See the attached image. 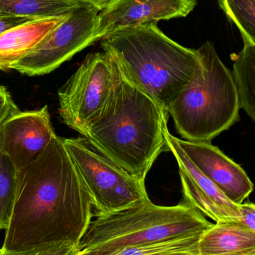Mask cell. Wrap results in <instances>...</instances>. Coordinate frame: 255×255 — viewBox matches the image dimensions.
<instances>
[{
	"label": "cell",
	"instance_id": "44dd1931",
	"mask_svg": "<svg viewBox=\"0 0 255 255\" xmlns=\"http://www.w3.org/2000/svg\"><path fill=\"white\" fill-rule=\"evenodd\" d=\"M19 111L7 88L0 85V127L7 118Z\"/></svg>",
	"mask_w": 255,
	"mask_h": 255
},
{
	"label": "cell",
	"instance_id": "7a4b0ae2",
	"mask_svg": "<svg viewBox=\"0 0 255 255\" xmlns=\"http://www.w3.org/2000/svg\"><path fill=\"white\" fill-rule=\"evenodd\" d=\"M169 115L121 73L106 109L81 134L132 176L145 181L159 155L169 151L163 131Z\"/></svg>",
	"mask_w": 255,
	"mask_h": 255
},
{
	"label": "cell",
	"instance_id": "52a82bcc",
	"mask_svg": "<svg viewBox=\"0 0 255 255\" xmlns=\"http://www.w3.org/2000/svg\"><path fill=\"white\" fill-rule=\"evenodd\" d=\"M121 79L118 64L107 52L88 55L58 93L63 122L82 133L106 109Z\"/></svg>",
	"mask_w": 255,
	"mask_h": 255
},
{
	"label": "cell",
	"instance_id": "ffe728a7",
	"mask_svg": "<svg viewBox=\"0 0 255 255\" xmlns=\"http://www.w3.org/2000/svg\"><path fill=\"white\" fill-rule=\"evenodd\" d=\"M77 247V246L68 243H61L25 251L12 253L2 251L1 255H74Z\"/></svg>",
	"mask_w": 255,
	"mask_h": 255
},
{
	"label": "cell",
	"instance_id": "d4e9b609",
	"mask_svg": "<svg viewBox=\"0 0 255 255\" xmlns=\"http://www.w3.org/2000/svg\"><path fill=\"white\" fill-rule=\"evenodd\" d=\"M167 255H199L194 254V253H176V254Z\"/></svg>",
	"mask_w": 255,
	"mask_h": 255
},
{
	"label": "cell",
	"instance_id": "3957f363",
	"mask_svg": "<svg viewBox=\"0 0 255 255\" xmlns=\"http://www.w3.org/2000/svg\"><path fill=\"white\" fill-rule=\"evenodd\" d=\"M101 46L130 82L166 111L203 67L197 49L169 38L157 22L114 33L102 39Z\"/></svg>",
	"mask_w": 255,
	"mask_h": 255
},
{
	"label": "cell",
	"instance_id": "484cf974",
	"mask_svg": "<svg viewBox=\"0 0 255 255\" xmlns=\"http://www.w3.org/2000/svg\"><path fill=\"white\" fill-rule=\"evenodd\" d=\"M239 255H255V252L254 253H246V254Z\"/></svg>",
	"mask_w": 255,
	"mask_h": 255
},
{
	"label": "cell",
	"instance_id": "603a6c76",
	"mask_svg": "<svg viewBox=\"0 0 255 255\" xmlns=\"http://www.w3.org/2000/svg\"><path fill=\"white\" fill-rule=\"evenodd\" d=\"M29 21L33 20L26 19V18L10 16V15L5 14V13L0 11V35L10 28L29 22Z\"/></svg>",
	"mask_w": 255,
	"mask_h": 255
},
{
	"label": "cell",
	"instance_id": "8992f818",
	"mask_svg": "<svg viewBox=\"0 0 255 255\" xmlns=\"http://www.w3.org/2000/svg\"><path fill=\"white\" fill-rule=\"evenodd\" d=\"M97 216L150 201L145 181L132 176L85 137L63 138Z\"/></svg>",
	"mask_w": 255,
	"mask_h": 255
},
{
	"label": "cell",
	"instance_id": "5bb4252c",
	"mask_svg": "<svg viewBox=\"0 0 255 255\" xmlns=\"http://www.w3.org/2000/svg\"><path fill=\"white\" fill-rule=\"evenodd\" d=\"M199 255H239L255 252V232L236 223L213 224L201 235Z\"/></svg>",
	"mask_w": 255,
	"mask_h": 255
},
{
	"label": "cell",
	"instance_id": "cb8c5ba5",
	"mask_svg": "<svg viewBox=\"0 0 255 255\" xmlns=\"http://www.w3.org/2000/svg\"><path fill=\"white\" fill-rule=\"evenodd\" d=\"M75 1L94 6L100 11L104 9L112 0H75Z\"/></svg>",
	"mask_w": 255,
	"mask_h": 255
},
{
	"label": "cell",
	"instance_id": "5b68a950",
	"mask_svg": "<svg viewBox=\"0 0 255 255\" xmlns=\"http://www.w3.org/2000/svg\"><path fill=\"white\" fill-rule=\"evenodd\" d=\"M212 225L187 204L160 206L150 200L112 214L97 216V220L90 223L76 253L101 255L130 246L202 234Z\"/></svg>",
	"mask_w": 255,
	"mask_h": 255
},
{
	"label": "cell",
	"instance_id": "2e32d148",
	"mask_svg": "<svg viewBox=\"0 0 255 255\" xmlns=\"http://www.w3.org/2000/svg\"><path fill=\"white\" fill-rule=\"evenodd\" d=\"M233 61L232 78L238 91L241 109L255 121V44L244 43L238 54L231 55Z\"/></svg>",
	"mask_w": 255,
	"mask_h": 255
},
{
	"label": "cell",
	"instance_id": "ac0fdd59",
	"mask_svg": "<svg viewBox=\"0 0 255 255\" xmlns=\"http://www.w3.org/2000/svg\"><path fill=\"white\" fill-rule=\"evenodd\" d=\"M19 170L0 149V229L10 223L17 190Z\"/></svg>",
	"mask_w": 255,
	"mask_h": 255
},
{
	"label": "cell",
	"instance_id": "8fae6325",
	"mask_svg": "<svg viewBox=\"0 0 255 255\" xmlns=\"http://www.w3.org/2000/svg\"><path fill=\"white\" fill-rule=\"evenodd\" d=\"M196 4V0H112L99 12L97 39L149 22L185 17Z\"/></svg>",
	"mask_w": 255,
	"mask_h": 255
},
{
	"label": "cell",
	"instance_id": "d6986e66",
	"mask_svg": "<svg viewBox=\"0 0 255 255\" xmlns=\"http://www.w3.org/2000/svg\"><path fill=\"white\" fill-rule=\"evenodd\" d=\"M218 2L241 31L244 43L255 44V0H218Z\"/></svg>",
	"mask_w": 255,
	"mask_h": 255
},
{
	"label": "cell",
	"instance_id": "9c48e42d",
	"mask_svg": "<svg viewBox=\"0 0 255 255\" xmlns=\"http://www.w3.org/2000/svg\"><path fill=\"white\" fill-rule=\"evenodd\" d=\"M56 136L47 106L19 111L0 127V149L20 171L38 159Z\"/></svg>",
	"mask_w": 255,
	"mask_h": 255
},
{
	"label": "cell",
	"instance_id": "6da1fadb",
	"mask_svg": "<svg viewBox=\"0 0 255 255\" xmlns=\"http://www.w3.org/2000/svg\"><path fill=\"white\" fill-rule=\"evenodd\" d=\"M91 198L63 138L56 136L34 163L19 171L3 252L68 243L79 246L92 219Z\"/></svg>",
	"mask_w": 255,
	"mask_h": 255
},
{
	"label": "cell",
	"instance_id": "ba28073f",
	"mask_svg": "<svg viewBox=\"0 0 255 255\" xmlns=\"http://www.w3.org/2000/svg\"><path fill=\"white\" fill-rule=\"evenodd\" d=\"M99 12L94 6L82 4L15 63L11 70L29 76L53 71L76 53L98 41Z\"/></svg>",
	"mask_w": 255,
	"mask_h": 255
},
{
	"label": "cell",
	"instance_id": "4fadbf2b",
	"mask_svg": "<svg viewBox=\"0 0 255 255\" xmlns=\"http://www.w3.org/2000/svg\"><path fill=\"white\" fill-rule=\"evenodd\" d=\"M65 16L29 21L0 35V70L7 71L32 49Z\"/></svg>",
	"mask_w": 255,
	"mask_h": 255
},
{
	"label": "cell",
	"instance_id": "4316f807",
	"mask_svg": "<svg viewBox=\"0 0 255 255\" xmlns=\"http://www.w3.org/2000/svg\"><path fill=\"white\" fill-rule=\"evenodd\" d=\"M1 253H2V250H1V249H0V255H1Z\"/></svg>",
	"mask_w": 255,
	"mask_h": 255
},
{
	"label": "cell",
	"instance_id": "30bf717a",
	"mask_svg": "<svg viewBox=\"0 0 255 255\" xmlns=\"http://www.w3.org/2000/svg\"><path fill=\"white\" fill-rule=\"evenodd\" d=\"M163 131L169 151L175 156L179 167L184 201L199 212L219 223L238 224L241 216L240 205L234 203L199 169L195 166L182 148L177 143L175 136L168 128V121L163 124Z\"/></svg>",
	"mask_w": 255,
	"mask_h": 255
},
{
	"label": "cell",
	"instance_id": "277c9868",
	"mask_svg": "<svg viewBox=\"0 0 255 255\" xmlns=\"http://www.w3.org/2000/svg\"><path fill=\"white\" fill-rule=\"evenodd\" d=\"M197 50L202 72L181 91L167 112L183 139L211 142L239 121L241 106L232 72L212 42H205Z\"/></svg>",
	"mask_w": 255,
	"mask_h": 255
},
{
	"label": "cell",
	"instance_id": "e0dca14e",
	"mask_svg": "<svg viewBox=\"0 0 255 255\" xmlns=\"http://www.w3.org/2000/svg\"><path fill=\"white\" fill-rule=\"evenodd\" d=\"M202 234L184 235L153 244L130 246L97 255H167L176 253H194L198 255V243ZM74 255H85L78 254L76 252Z\"/></svg>",
	"mask_w": 255,
	"mask_h": 255
},
{
	"label": "cell",
	"instance_id": "7402d4cb",
	"mask_svg": "<svg viewBox=\"0 0 255 255\" xmlns=\"http://www.w3.org/2000/svg\"><path fill=\"white\" fill-rule=\"evenodd\" d=\"M241 216L238 225L255 232V206L254 204L247 202L240 205Z\"/></svg>",
	"mask_w": 255,
	"mask_h": 255
},
{
	"label": "cell",
	"instance_id": "7c38bea8",
	"mask_svg": "<svg viewBox=\"0 0 255 255\" xmlns=\"http://www.w3.org/2000/svg\"><path fill=\"white\" fill-rule=\"evenodd\" d=\"M177 143L201 172L234 203L241 205L254 190L244 169L211 142H194L175 136Z\"/></svg>",
	"mask_w": 255,
	"mask_h": 255
},
{
	"label": "cell",
	"instance_id": "9a60e30c",
	"mask_svg": "<svg viewBox=\"0 0 255 255\" xmlns=\"http://www.w3.org/2000/svg\"><path fill=\"white\" fill-rule=\"evenodd\" d=\"M82 4L75 0H0V11L39 20L67 16Z\"/></svg>",
	"mask_w": 255,
	"mask_h": 255
}]
</instances>
